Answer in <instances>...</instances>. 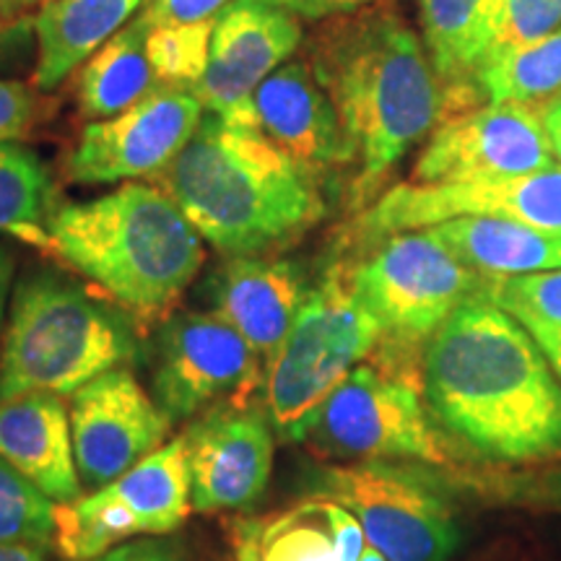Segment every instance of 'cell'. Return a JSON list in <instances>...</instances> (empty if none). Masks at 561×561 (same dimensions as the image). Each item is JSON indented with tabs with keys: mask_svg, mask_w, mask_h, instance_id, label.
Segmentation results:
<instances>
[{
	"mask_svg": "<svg viewBox=\"0 0 561 561\" xmlns=\"http://www.w3.org/2000/svg\"><path fill=\"white\" fill-rule=\"evenodd\" d=\"M421 392L442 430L483 458H561V380L491 299L460 305L426 341Z\"/></svg>",
	"mask_w": 561,
	"mask_h": 561,
	"instance_id": "cell-1",
	"label": "cell"
},
{
	"mask_svg": "<svg viewBox=\"0 0 561 561\" xmlns=\"http://www.w3.org/2000/svg\"><path fill=\"white\" fill-rule=\"evenodd\" d=\"M307 60L354 153L356 195L367 198L445 115V89L424 39L401 11L380 3L333 19Z\"/></svg>",
	"mask_w": 561,
	"mask_h": 561,
	"instance_id": "cell-2",
	"label": "cell"
},
{
	"mask_svg": "<svg viewBox=\"0 0 561 561\" xmlns=\"http://www.w3.org/2000/svg\"><path fill=\"white\" fill-rule=\"evenodd\" d=\"M157 182L203 240L227 257L286 248L328 214L318 174L257 125H231L208 112Z\"/></svg>",
	"mask_w": 561,
	"mask_h": 561,
	"instance_id": "cell-3",
	"label": "cell"
},
{
	"mask_svg": "<svg viewBox=\"0 0 561 561\" xmlns=\"http://www.w3.org/2000/svg\"><path fill=\"white\" fill-rule=\"evenodd\" d=\"M50 250L140 314L170 310L203 265L198 229L161 187L140 182L55 210Z\"/></svg>",
	"mask_w": 561,
	"mask_h": 561,
	"instance_id": "cell-4",
	"label": "cell"
},
{
	"mask_svg": "<svg viewBox=\"0 0 561 561\" xmlns=\"http://www.w3.org/2000/svg\"><path fill=\"white\" fill-rule=\"evenodd\" d=\"M133 322L58 273H30L11 299L0 346V398L73 396L104 371L138 359Z\"/></svg>",
	"mask_w": 561,
	"mask_h": 561,
	"instance_id": "cell-5",
	"label": "cell"
},
{
	"mask_svg": "<svg viewBox=\"0 0 561 561\" xmlns=\"http://www.w3.org/2000/svg\"><path fill=\"white\" fill-rule=\"evenodd\" d=\"M380 339V325L354 297L348 278L339 268L328 271L265 364L261 388L273 432L286 442L307 439L322 403L375 354Z\"/></svg>",
	"mask_w": 561,
	"mask_h": 561,
	"instance_id": "cell-6",
	"label": "cell"
},
{
	"mask_svg": "<svg viewBox=\"0 0 561 561\" xmlns=\"http://www.w3.org/2000/svg\"><path fill=\"white\" fill-rule=\"evenodd\" d=\"M494 278L458 261L430 229L396 231L348 273L382 341L421 348L460 305L489 299Z\"/></svg>",
	"mask_w": 561,
	"mask_h": 561,
	"instance_id": "cell-7",
	"label": "cell"
},
{
	"mask_svg": "<svg viewBox=\"0 0 561 561\" xmlns=\"http://www.w3.org/2000/svg\"><path fill=\"white\" fill-rule=\"evenodd\" d=\"M314 496L339 502L388 561H447L460 543L453 507L426 479L380 460L322 466L307 476Z\"/></svg>",
	"mask_w": 561,
	"mask_h": 561,
	"instance_id": "cell-8",
	"label": "cell"
},
{
	"mask_svg": "<svg viewBox=\"0 0 561 561\" xmlns=\"http://www.w3.org/2000/svg\"><path fill=\"white\" fill-rule=\"evenodd\" d=\"M307 442L331 458H411L447 462V447L426 416L411 377L362 362L331 392Z\"/></svg>",
	"mask_w": 561,
	"mask_h": 561,
	"instance_id": "cell-9",
	"label": "cell"
},
{
	"mask_svg": "<svg viewBox=\"0 0 561 561\" xmlns=\"http://www.w3.org/2000/svg\"><path fill=\"white\" fill-rule=\"evenodd\" d=\"M462 216L561 231V167L439 185H396L362 216L359 229L367 237H388L396 231L430 229Z\"/></svg>",
	"mask_w": 561,
	"mask_h": 561,
	"instance_id": "cell-10",
	"label": "cell"
},
{
	"mask_svg": "<svg viewBox=\"0 0 561 561\" xmlns=\"http://www.w3.org/2000/svg\"><path fill=\"white\" fill-rule=\"evenodd\" d=\"M203 115L193 89L159 83L130 110L81 130L66 161L68 180L81 185L157 180L191 144Z\"/></svg>",
	"mask_w": 561,
	"mask_h": 561,
	"instance_id": "cell-11",
	"label": "cell"
},
{
	"mask_svg": "<svg viewBox=\"0 0 561 561\" xmlns=\"http://www.w3.org/2000/svg\"><path fill=\"white\" fill-rule=\"evenodd\" d=\"M559 167L541 112L515 102H486L445 115L413 167V182H466Z\"/></svg>",
	"mask_w": 561,
	"mask_h": 561,
	"instance_id": "cell-12",
	"label": "cell"
},
{
	"mask_svg": "<svg viewBox=\"0 0 561 561\" xmlns=\"http://www.w3.org/2000/svg\"><path fill=\"white\" fill-rule=\"evenodd\" d=\"M301 39L299 16L276 0H231L214 19L206 76L193 89L203 110L231 125H257L252 96Z\"/></svg>",
	"mask_w": 561,
	"mask_h": 561,
	"instance_id": "cell-13",
	"label": "cell"
},
{
	"mask_svg": "<svg viewBox=\"0 0 561 561\" xmlns=\"http://www.w3.org/2000/svg\"><path fill=\"white\" fill-rule=\"evenodd\" d=\"M263 371L261 356L219 314L182 312L161 328L153 390L167 416L191 419L224 398L252 392Z\"/></svg>",
	"mask_w": 561,
	"mask_h": 561,
	"instance_id": "cell-14",
	"label": "cell"
},
{
	"mask_svg": "<svg viewBox=\"0 0 561 561\" xmlns=\"http://www.w3.org/2000/svg\"><path fill=\"white\" fill-rule=\"evenodd\" d=\"M81 483L102 489L167 445L172 419L128 369H112L73 392L68 405Z\"/></svg>",
	"mask_w": 561,
	"mask_h": 561,
	"instance_id": "cell-15",
	"label": "cell"
},
{
	"mask_svg": "<svg viewBox=\"0 0 561 561\" xmlns=\"http://www.w3.org/2000/svg\"><path fill=\"white\" fill-rule=\"evenodd\" d=\"M191 500L198 512L255 507L273 473V424L242 403L214 405L185 432Z\"/></svg>",
	"mask_w": 561,
	"mask_h": 561,
	"instance_id": "cell-16",
	"label": "cell"
},
{
	"mask_svg": "<svg viewBox=\"0 0 561 561\" xmlns=\"http://www.w3.org/2000/svg\"><path fill=\"white\" fill-rule=\"evenodd\" d=\"M252 107L263 136L320 180L331 170L354 164L339 112L310 60L284 62L257 87Z\"/></svg>",
	"mask_w": 561,
	"mask_h": 561,
	"instance_id": "cell-17",
	"label": "cell"
},
{
	"mask_svg": "<svg viewBox=\"0 0 561 561\" xmlns=\"http://www.w3.org/2000/svg\"><path fill=\"white\" fill-rule=\"evenodd\" d=\"M307 294L299 265L268 255L229 257L208 284L214 314L229 322L263 364L286 341Z\"/></svg>",
	"mask_w": 561,
	"mask_h": 561,
	"instance_id": "cell-18",
	"label": "cell"
},
{
	"mask_svg": "<svg viewBox=\"0 0 561 561\" xmlns=\"http://www.w3.org/2000/svg\"><path fill=\"white\" fill-rule=\"evenodd\" d=\"M234 561H359L367 549L359 520L339 502L310 496L291 507L229 525Z\"/></svg>",
	"mask_w": 561,
	"mask_h": 561,
	"instance_id": "cell-19",
	"label": "cell"
},
{
	"mask_svg": "<svg viewBox=\"0 0 561 561\" xmlns=\"http://www.w3.org/2000/svg\"><path fill=\"white\" fill-rule=\"evenodd\" d=\"M0 458L55 504L81 500L83 483L62 396L19 392L0 398Z\"/></svg>",
	"mask_w": 561,
	"mask_h": 561,
	"instance_id": "cell-20",
	"label": "cell"
},
{
	"mask_svg": "<svg viewBox=\"0 0 561 561\" xmlns=\"http://www.w3.org/2000/svg\"><path fill=\"white\" fill-rule=\"evenodd\" d=\"M416 5L421 39L445 89V112L455 100L460 102L455 112L468 110L466 100L481 96L479 76L494 55L507 0H416Z\"/></svg>",
	"mask_w": 561,
	"mask_h": 561,
	"instance_id": "cell-21",
	"label": "cell"
},
{
	"mask_svg": "<svg viewBox=\"0 0 561 561\" xmlns=\"http://www.w3.org/2000/svg\"><path fill=\"white\" fill-rule=\"evenodd\" d=\"M149 0H45L34 16V87L53 91L121 34Z\"/></svg>",
	"mask_w": 561,
	"mask_h": 561,
	"instance_id": "cell-22",
	"label": "cell"
},
{
	"mask_svg": "<svg viewBox=\"0 0 561 561\" xmlns=\"http://www.w3.org/2000/svg\"><path fill=\"white\" fill-rule=\"evenodd\" d=\"M430 231L481 276L507 278L561 271V231L483 216L442 221Z\"/></svg>",
	"mask_w": 561,
	"mask_h": 561,
	"instance_id": "cell-23",
	"label": "cell"
},
{
	"mask_svg": "<svg viewBox=\"0 0 561 561\" xmlns=\"http://www.w3.org/2000/svg\"><path fill=\"white\" fill-rule=\"evenodd\" d=\"M149 30L151 26L144 19H133L121 34L83 62L79 104L83 117L91 123L121 115L159 87L146 50Z\"/></svg>",
	"mask_w": 561,
	"mask_h": 561,
	"instance_id": "cell-24",
	"label": "cell"
},
{
	"mask_svg": "<svg viewBox=\"0 0 561 561\" xmlns=\"http://www.w3.org/2000/svg\"><path fill=\"white\" fill-rule=\"evenodd\" d=\"M107 489L136 515L144 536L178 530L193 510L185 434L107 483Z\"/></svg>",
	"mask_w": 561,
	"mask_h": 561,
	"instance_id": "cell-25",
	"label": "cell"
},
{
	"mask_svg": "<svg viewBox=\"0 0 561 561\" xmlns=\"http://www.w3.org/2000/svg\"><path fill=\"white\" fill-rule=\"evenodd\" d=\"M47 167L21 144L0 146V234L50 250L55 210Z\"/></svg>",
	"mask_w": 561,
	"mask_h": 561,
	"instance_id": "cell-26",
	"label": "cell"
},
{
	"mask_svg": "<svg viewBox=\"0 0 561 561\" xmlns=\"http://www.w3.org/2000/svg\"><path fill=\"white\" fill-rule=\"evenodd\" d=\"M486 102H515L543 112L561 100V26L546 37L500 55L481 70Z\"/></svg>",
	"mask_w": 561,
	"mask_h": 561,
	"instance_id": "cell-27",
	"label": "cell"
},
{
	"mask_svg": "<svg viewBox=\"0 0 561 561\" xmlns=\"http://www.w3.org/2000/svg\"><path fill=\"white\" fill-rule=\"evenodd\" d=\"M489 299L520 322L561 380V271L494 278Z\"/></svg>",
	"mask_w": 561,
	"mask_h": 561,
	"instance_id": "cell-28",
	"label": "cell"
},
{
	"mask_svg": "<svg viewBox=\"0 0 561 561\" xmlns=\"http://www.w3.org/2000/svg\"><path fill=\"white\" fill-rule=\"evenodd\" d=\"M214 21L151 26L146 50L161 87L195 89L206 76Z\"/></svg>",
	"mask_w": 561,
	"mask_h": 561,
	"instance_id": "cell-29",
	"label": "cell"
},
{
	"mask_svg": "<svg viewBox=\"0 0 561 561\" xmlns=\"http://www.w3.org/2000/svg\"><path fill=\"white\" fill-rule=\"evenodd\" d=\"M55 502L0 458V543L53 541Z\"/></svg>",
	"mask_w": 561,
	"mask_h": 561,
	"instance_id": "cell-30",
	"label": "cell"
},
{
	"mask_svg": "<svg viewBox=\"0 0 561 561\" xmlns=\"http://www.w3.org/2000/svg\"><path fill=\"white\" fill-rule=\"evenodd\" d=\"M559 26L561 0H507V19H504L502 34L496 39L491 60L510 50H517L523 45H530V42L546 37V34L559 30Z\"/></svg>",
	"mask_w": 561,
	"mask_h": 561,
	"instance_id": "cell-31",
	"label": "cell"
},
{
	"mask_svg": "<svg viewBox=\"0 0 561 561\" xmlns=\"http://www.w3.org/2000/svg\"><path fill=\"white\" fill-rule=\"evenodd\" d=\"M231 0H149L138 13L149 26L203 24L214 21Z\"/></svg>",
	"mask_w": 561,
	"mask_h": 561,
	"instance_id": "cell-32",
	"label": "cell"
},
{
	"mask_svg": "<svg viewBox=\"0 0 561 561\" xmlns=\"http://www.w3.org/2000/svg\"><path fill=\"white\" fill-rule=\"evenodd\" d=\"M34 121V94L19 81H0V146L16 144Z\"/></svg>",
	"mask_w": 561,
	"mask_h": 561,
	"instance_id": "cell-33",
	"label": "cell"
},
{
	"mask_svg": "<svg viewBox=\"0 0 561 561\" xmlns=\"http://www.w3.org/2000/svg\"><path fill=\"white\" fill-rule=\"evenodd\" d=\"M276 3L289 9L294 16L299 19H339L348 16V13H359L371 5H380L385 0H276Z\"/></svg>",
	"mask_w": 561,
	"mask_h": 561,
	"instance_id": "cell-34",
	"label": "cell"
},
{
	"mask_svg": "<svg viewBox=\"0 0 561 561\" xmlns=\"http://www.w3.org/2000/svg\"><path fill=\"white\" fill-rule=\"evenodd\" d=\"M94 561H182V559L174 546L144 538V541H128L117 546V549L107 551L104 557Z\"/></svg>",
	"mask_w": 561,
	"mask_h": 561,
	"instance_id": "cell-35",
	"label": "cell"
},
{
	"mask_svg": "<svg viewBox=\"0 0 561 561\" xmlns=\"http://www.w3.org/2000/svg\"><path fill=\"white\" fill-rule=\"evenodd\" d=\"M541 121H543V133L546 140H549L553 159L561 167V100L553 102L551 107H546L541 112Z\"/></svg>",
	"mask_w": 561,
	"mask_h": 561,
	"instance_id": "cell-36",
	"label": "cell"
},
{
	"mask_svg": "<svg viewBox=\"0 0 561 561\" xmlns=\"http://www.w3.org/2000/svg\"><path fill=\"white\" fill-rule=\"evenodd\" d=\"M0 561H47L39 543H0Z\"/></svg>",
	"mask_w": 561,
	"mask_h": 561,
	"instance_id": "cell-37",
	"label": "cell"
},
{
	"mask_svg": "<svg viewBox=\"0 0 561 561\" xmlns=\"http://www.w3.org/2000/svg\"><path fill=\"white\" fill-rule=\"evenodd\" d=\"M11 278H13V257H11V252L0 244V328H3L5 305H9Z\"/></svg>",
	"mask_w": 561,
	"mask_h": 561,
	"instance_id": "cell-38",
	"label": "cell"
},
{
	"mask_svg": "<svg viewBox=\"0 0 561 561\" xmlns=\"http://www.w3.org/2000/svg\"><path fill=\"white\" fill-rule=\"evenodd\" d=\"M42 0H0V16H3L5 26L11 30V24H16V21L24 16L26 11H32L34 5H39Z\"/></svg>",
	"mask_w": 561,
	"mask_h": 561,
	"instance_id": "cell-39",
	"label": "cell"
},
{
	"mask_svg": "<svg viewBox=\"0 0 561 561\" xmlns=\"http://www.w3.org/2000/svg\"><path fill=\"white\" fill-rule=\"evenodd\" d=\"M359 561H388V559H385L382 553L375 549V546H369V543H367V549H364V553H362V559H359Z\"/></svg>",
	"mask_w": 561,
	"mask_h": 561,
	"instance_id": "cell-40",
	"label": "cell"
},
{
	"mask_svg": "<svg viewBox=\"0 0 561 561\" xmlns=\"http://www.w3.org/2000/svg\"><path fill=\"white\" fill-rule=\"evenodd\" d=\"M9 32V26H5V21H3V16H0V37H3V34Z\"/></svg>",
	"mask_w": 561,
	"mask_h": 561,
	"instance_id": "cell-41",
	"label": "cell"
}]
</instances>
